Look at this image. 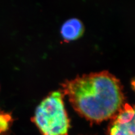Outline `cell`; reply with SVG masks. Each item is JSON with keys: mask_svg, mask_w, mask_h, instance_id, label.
Returning a JSON list of instances; mask_svg holds the SVG:
<instances>
[{"mask_svg": "<svg viewBox=\"0 0 135 135\" xmlns=\"http://www.w3.org/2000/svg\"><path fill=\"white\" fill-rule=\"evenodd\" d=\"M62 86L75 110L95 123L112 118L124 104L123 86L108 71L77 77Z\"/></svg>", "mask_w": 135, "mask_h": 135, "instance_id": "cell-1", "label": "cell"}, {"mask_svg": "<svg viewBox=\"0 0 135 135\" xmlns=\"http://www.w3.org/2000/svg\"><path fill=\"white\" fill-rule=\"evenodd\" d=\"M62 91H54L36 108L33 122L42 135H69L70 121Z\"/></svg>", "mask_w": 135, "mask_h": 135, "instance_id": "cell-2", "label": "cell"}, {"mask_svg": "<svg viewBox=\"0 0 135 135\" xmlns=\"http://www.w3.org/2000/svg\"><path fill=\"white\" fill-rule=\"evenodd\" d=\"M109 135H134V110L127 103L112 118Z\"/></svg>", "mask_w": 135, "mask_h": 135, "instance_id": "cell-3", "label": "cell"}, {"mask_svg": "<svg viewBox=\"0 0 135 135\" xmlns=\"http://www.w3.org/2000/svg\"><path fill=\"white\" fill-rule=\"evenodd\" d=\"M83 27L79 20L71 19L68 20L61 29V33L64 39L66 41L74 40L82 35Z\"/></svg>", "mask_w": 135, "mask_h": 135, "instance_id": "cell-4", "label": "cell"}, {"mask_svg": "<svg viewBox=\"0 0 135 135\" xmlns=\"http://www.w3.org/2000/svg\"><path fill=\"white\" fill-rule=\"evenodd\" d=\"M13 119L11 114L0 110V135H7L10 129Z\"/></svg>", "mask_w": 135, "mask_h": 135, "instance_id": "cell-5", "label": "cell"}]
</instances>
